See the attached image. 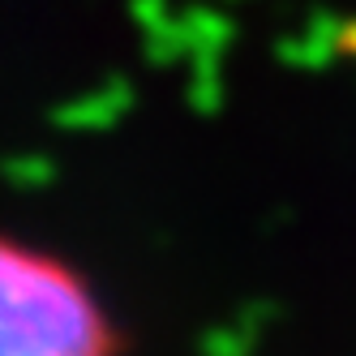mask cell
Masks as SVG:
<instances>
[{
    "instance_id": "6da1fadb",
    "label": "cell",
    "mask_w": 356,
    "mask_h": 356,
    "mask_svg": "<svg viewBox=\"0 0 356 356\" xmlns=\"http://www.w3.org/2000/svg\"><path fill=\"white\" fill-rule=\"evenodd\" d=\"M0 356H108V326L78 275L0 241Z\"/></svg>"
}]
</instances>
